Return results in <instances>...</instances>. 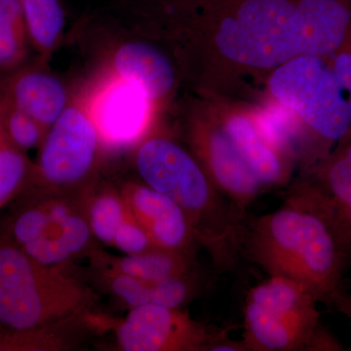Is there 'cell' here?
I'll return each mask as SVG.
<instances>
[{
	"label": "cell",
	"instance_id": "obj_18",
	"mask_svg": "<svg viewBox=\"0 0 351 351\" xmlns=\"http://www.w3.org/2000/svg\"><path fill=\"white\" fill-rule=\"evenodd\" d=\"M223 129L263 188L284 181L286 173L281 152L263 135L257 123L237 115Z\"/></svg>",
	"mask_w": 351,
	"mask_h": 351
},
{
	"label": "cell",
	"instance_id": "obj_4",
	"mask_svg": "<svg viewBox=\"0 0 351 351\" xmlns=\"http://www.w3.org/2000/svg\"><path fill=\"white\" fill-rule=\"evenodd\" d=\"M141 182L184 210L199 247L218 271L232 269L241 256L246 214L215 186L201 164L174 141L147 136L134 149Z\"/></svg>",
	"mask_w": 351,
	"mask_h": 351
},
{
	"label": "cell",
	"instance_id": "obj_17",
	"mask_svg": "<svg viewBox=\"0 0 351 351\" xmlns=\"http://www.w3.org/2000/svg\"><path fill=\"white\" fill-rule=\"evenodd\" d=\"M320 161L311 181L326 197L351 258V130Z\"/></svg>",
	"mask_w": 351,
	"mask_h": 351
},
{
	"label": "cell",
	"instance_id": "obj_21",
	"mask_svg": "<svg viewBox=\"0 0 351 351\" xmlns=\"http://www.w3.org/2000/svg\"><path fill=\"white\" fill-rule=\"evenodd\" d=\"M29 49L20 0H0V71L27 63Z\"/></svg>",
	"mask_w": 351,
	"mask_h": 351
},
{
	"label": "cell",
	"instance_id": "obj_10",
	"mask_svg": "<svg viewBox=\"0 0 351 351\" xmlns=\"http://www.w3.org/2000/svg\"><path fill=\"white\" fill-rule=\"evenodd\" d=\"M85 91L105 152L134 149L149 136L156 104L142 90L104 69Z\"/></svg>",
	"mask_w": 351,
	"mask_h": 351
},
{
	"label": "cell",
	"instance_id": "obj_16",
	"mask_svg": "<svg viewBox=\"0 0 351 351\" xmlns=\"http://www.w3.org/2000/svg\"><path fill=\"white\" fill-rule=\"evenodd\" d=\"M89 258L96 269H112L147 281L184 276L198 269L195 256L156 246L142 253L120 257L97 248Z\"/></svg>",
	"mask_w": 351,
	"mask_h": 351
},
{
	"label": "cell",
	"instance_id": "obj_15",
	"mask_svg": "<svg viewBox=\"0 0 351 351\" xmlns=\"http://www.w3.org/2000/svg\"><path fill=\"white\" fill-rule=\"evenodd\" d=\"M104 69L142 90L154 104L174 88L175 73L169 60L145 41L130 39L117 44Z\"/></svg>",
	"mask_w": 351,
	"mask_h": 351
},
{
	"label": "cell",
	"instance_id": "obj_25",
	"mask_svg": "<svg viewBox=\"0 0 351 351\" xmlns=\"http://www.w3.org/2000/svg\"><path fill=\"white\" fill-rule=\"evenodd\" d=\"M332 71L338 77L343 90L348 93L351 110V43H348L335 54Z\"/></svg>",
	"mask_w": 351,
	"mask_h": 351
},
{
	"label": "cell",
	"instance_id": "obj_5",
	"mask_svg": "<svg viewBox=\"0 0 351 351\" xmlns=\"http://www.w3.org/2000/svg\"><path fill=\"white\" fill-rule=\"evenodd\" d=\"M86 193H24L0 228L32 260L64 269L97 249L85 211Z\"/></svg>",
	"mask_w": 351,
	"mask_h": 351
},
{
	"label": "cell",
	"instance_id": "obj_26",
	"mask_svg": "<svg viewBox=\"0 0 351 351\" xmlns=\"http://www.w3.org/2000/svg\"><path fill=\"white\" fill-rule=\"evenodd\" d=\"M345 350L343 345L328 331L326 328L320 324L314 335L311 351H341Z\"/></svg>",
	"mask_w": 351,
	"mask_h": 351
},
{
	"label": "cell",
	"instance_id": "obj_19",
	"mask_svg": "<svg viewBox=\"0 0 351 351\" xmlns=\"http://www.w3.org/2000/svg\"><path fill=\"white\" fill-rule=\"evenodd\" d=\"M25 29L36 59L47 64L63 39L66 16L61 0H20Z\"/></svg>",
	"mask_w": 351,
	"mask_h": 351
},
{
	"label": "cell",
	"instance_id": "obj_3",
	"mask_svg": "<svg viewBox=\"0 0 351 351\" xmlns=\"http://www.w3.org/2000/svg\"><path fill=\"white\" fill-rule=\"evenodd\" d=\"M351 8L346 0H246L217 32L219 52L258 69L295 58L335 55L348 43Z\"/></svg>",
	"mask_w": 351,
	"mask_h": 351
},
{
	"label": "cell",
	"instance_id": "obj_1",
	"mask_svg": "<svg viewBox=\"0 0 351 351\" xmlns=\"http://www.w3.org/2000/svg\"><path fill=\"white\" fill-rule=\"evenodd\" d=\"M95 301L80 278L32 260L0 228V351L77 348L104 328Z\"/></svg>",
	"mask_w": 351,
	"mask_h": 351
},
{
	"label": "cell",
	"instance_id": "obj_14",
	"mask_svg": "<svg viewBox=\"0 0 351 351\" xmlns=\"http://www.w3.org/2000/svg\"><path fill=\"white\" fill-rule=\"evenodd\" d=\"M101 285L129 308L154 306L182 308L205 285L199 269L162 280L147 281L108 269H97Z\"/></svg>",
	"mask_w": 351,
	"mask_h": 351
},
{
	"label": "cell",
	"instance_id": "obj_13",
	"mask_svg": "<svg viewBox=\"0 0 351 351\" xmlns=\"http://www.w3.org/2000/svg\"><path fill=\"white\" fill-rule=\"evenodd\" d=\"M46 64L36 59L34 63L27 61L18 68L0 71V98L49 129L63 113L73 94Z\"/></svg>",
	"mask_w": 351,
	"mask_h": 351
},
{
	"label": "cell",
	"instance_id": "obj_2",
	"mask_svg": "<svg viewBox=\"0 0 351 351\" xmlns=\"http://www.w3.org/2000/svg\"><path fill=\"white\" fill-rule=\"evenodd\" d=\"M241 254L269 276L301 284L325 304L341 290L351 267L331 205L313 182L295 186L276 211L247 219Z\"/></svg>",
	"mask_w": 351,
	"mask_h": 351
},
{
	"label": "cell",
	"instance_id": "obj_12",
	"mask_svg": "<svg viewBox=\"0 0 351 351\" xmlns=\"http://www.w3.org/2000/svg\"><path fill=\"white\" fill-rule=\"evenodd\" d=\"M191 141L203 169L215 186L246 214L247 208L265 188L225 130L195 128Z\"/></svg>",
	"mask_w": 351,
	"mask_h": 351
},
{
	"label": "cell",
	"instance_id": "obj_6",
	"mask_svg": "<svg viewBox=\"0 0 351 351\" xmlns=\"http://www.w3.org/2000/svg\"><path fill=\"white\" fill-rule=\"evenodd\" d=\"M38 152L21 195H83L98 182L97 172L105 151L90 114L85 88L73 94L63 113L48 129Z\"/></svg>",
	"mask_w": 351,
	"mask_h": 351
},
{
	"label": "cell",
	"instance_id": "obj_27",
	"mask_svg": "<svg viewBox=\"0 0 351 351\" xmlns=\"http://www.w3.org/2000/svg\"><path fill=\"white\" fill-rule=\"evenodd\" d=\"M326 306L334 308L337 313L343 314L345 317L348 318L351 322V295L348 293L343 292V290L336 293Z\"/></svg>",
	"mask_w": 351,
	"mask_h": 351
},
{
	"label": "cell",
	"instance_id": "obj_22",
	"mask_svg": "<svg viewBox=\"0 0 351 351\" xmlns=\"http://www.w3.org/2000/svg\"><path fill=\"white\" fill-rule=\"evenodd\" d=\"M34 162L7 137L0 122V210L24 191Z\"/></svg>",
	"mask_w": 351,
	"mask_h": 351
},
{
	"label": "cell",
	"instance_id": "obj_24",
	"mask_svg": "<svg viewBox=\"0 0 351 351\" xmlns=\"http://www.w3.org/2000/svg\"><path fill=\"white\" fill-rule=\"evenodd\" d=\"M112 247L124 255H134L149 250L154 245L144 228L130 213L117 230Z\"/></svg>",
	"mask_w": 351,
	"mask_h": 351
},
{
	"label": "cell",
	"instance_id": "obj_8",
	"mask_svg": "<svg viewBox=\"0 0 351 351\" xmlns=\"http://www.w3.org/2000/svg\"><path fill=\"white\" fill-rule=\"evenodd\" d=\"M274 98L299 115L327 147L351 130L345 90L322 58L302 56L281 64L269 80Z\"/></svg>",
	"mask_w": 351,
	"mask_h": 351
},
{
	"label": "cell",
	"instance_id": "obj_23",
	"mask_svg": "<svg viewBox=\"0 0 351 351\" xmlns=\"http://www.w3.org/2000/svg\"><path fill=\"white\" fill-rule=\"evenodd\" d=\"M0 122L9 140L25 154L32 149H38L48 131L38 120L2 98Z\"/></svg>",
	"mask_w": 351,
	"mask_h": 351
},
{
	"label": "cell",
	"instance_id": "obj_20",
	"mask_svg": "<svg viewBox=\"0 0 351 351\" xmlns=\"http://www.w3.org/2000/svg\"><path fill=\"white\" fill-rule=\"evenodd\" d=\"M85 211L94 239L108 247L130 215L120 189L98 182L87 191Z\"/></svg>",
	"mask_w": 351,
	"mask_h": 351
},
{
	"label": "cell",
	"instance_id": "obj_28",
	"mask_svg": "<svg viewBox=\"0 0 351 351\" xmlns=\"http://www.w3.org/2000/svg\"><path fill=\"white\" fill-rule=\"evenodd\" d=\"M348 43H351V25H350V38H348Z\"/></svg>",
	"mask_w": 351,
	"mask_h": 351
},
{
	"label": "cell",
	"instance_id": "obj_7",
	"mask_svg": "<svg viewBox=\"0 0 351 351\" xmlns=\"http://www.w3.org/2000/svg\"><path fill=\"white\" fill-rule=\"evenodd\" d=\"M318 302L301 284L281 276L251 288L244 306L247 351L311 350L320 326Z\"/></svg>",
	"mask_w": 351,
	"mask_h": 351
},
{
	"label": "cell",
	"instance_id": "obj_11",
	"mask_svg": "<svg viewBox=\"0 0 351 351\" xmlns=\"http://www.w3.org/2000/svg\"><path fill=\"white\" fill-rule=\"evenodd\" d=\"M132 216L159 248L195 256L199 248L184 210L167 195L143 182H127L119 189Z\"/></svg>",
	"mask_w": 351,
	"mask_h": 351
},
{
	"label": "cell",
	"instance_id": "obj_9",
	"mask_svg": "<svg viewBox=\"0 0 351 351\" xmlns=\"http://www.w3.org/2000/svg\"><path fill=\"white\" fill-rule=\"evenodd\" d=\"M114 332L124 351H215L230 339L228 329L198 322L184 309L154 304L131 308Z\"/></svg>",
	"mask_w": 351,
	"mask_h": 351
}]
</instances>
